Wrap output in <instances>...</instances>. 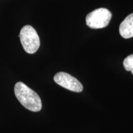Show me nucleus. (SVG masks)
<instances>
[{
    "label": "nucleus",
    "instance_id": "1",
    "mask_svg": "<svg viewBox=\"0 0 133 133\" xmlns=\"http://www.w3.org/2000/svg\"><path fill=\"white\" fill-rule=\"evenodd\" d=\"M17 99L25 109L37 112L42 108L41 100L38 94L22 82H17L14 86Z\"/></svg>",
    "mask_w": 133,
    "mask_h": 133
},
{
    "label": "nucleus",
    "instance_id": "2",
    "mask_svg": "<svg viewBox=\"0 0 133 133\" xmlns=\"http://www.w3.org/2000/svg\"><path fill=\"white\" fill-rule=\"evenodd\" d=\"M23 48L28 54H34L40 46V40L35 29L31 25H25L19 36Z\"/></svg>",
    "mask_w": 133,
    "mask_h": 133
},
{
    "label": "nucleus",
    "instance_id": "3",
    "mask_svg": "<svg viewBox=\"0 0 133 133\" xmlns=\"http://www.w3.org/2000/svg\"><path fill=\"white\" fill-rule=\"evenodd\" d=\"M112 17V13L109 9L99 8L94 10L86 16V24L91 29H103L109 25Z\"/></svg>",
    "mask_w": 133,
    "mask_h": 133
},
{
    "label": "nucleus",
    "instance_id": "4",
    "mask_svg": "<svg viewBox=\"0 0 133 133\" xmlns=\"http://www.w3.org/2000/svg\"><path fill=\"white\" fill-rule=\"evenodd\" d=\"M54 80L57 84L73 92H80L83 90L82 84L77 79L67 73H57L54 76Z\"/></svg>",
    "mask_w": 133,
    "mask_h": 133
},
{
    "label": "nucleus",
    "instance_id": "5",
    "mask_svg": "<svg viewBox=\"0 0 133 133\" xmlns=\"http://www.w3.org/2000/svg\"><path fill=\"white\" fill-rule=\"evenodd\" d=\"M119 32L120 35L125 39L133 37V13L128 15L121 23Z\"/></svg>",
    "mask_w": 133,
    "mask_h": 133
},
{
    "label": "nucleus",
    "instance_id": "6",
    "mask_svg": "<svg viewBox=\"0 0 133 133\" xmlns=\"http://www.w3.org/2000/svg\"><path fill=\"white\" fill-rule=\"evenodd\" d=\"M123 66L126 71H131L133 75V54L129 55L124 59Z\"/></svg>",
    "mask_w": 133,
    "mask_h": 133
}]
</instances>
